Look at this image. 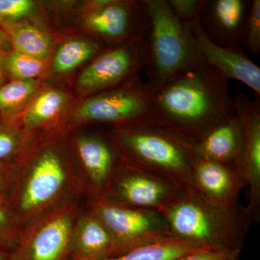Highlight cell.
<instances>
[{"label":"cell","mask_w":260,"mask_h":260,"mask_svg":"<svg viewBox=\"0 0 260 260\" xmlns=\"http://www.w3.org/2000/svg\"><path fill=\"white\" fill-rule=\"evenodd\" d=\"M16 162H0V197L8 200L14 184Z\"/></svg>","instance_id":"cell-31"},{"label":"cell","mask_w":260,"mask_h":260,"mask_svg":"<svg viewBox=\"0 0 260 260\" xmlns=\"http://www.w3.org/2000/svg\"><path fill=\"white\" fill-rule=\"evenodd\" d=\"M3 20H4V18H3V17H2L1 15H0V24L2 23V22H3Z\"/></svg>","instance_id":"cell-36"},{"label":"cell","mask_w":260,"mask_h":260,"mask_svg":"<svg viewBox=\"0 0 260 260\" xmlns=\"http://www.w3.org/2000/svg\"><path fill=\"white\" fill-rule=\"evenodd\" d=\"M233 100L235 114L242 121L245 133V145L237 166L247 181V208L256 222L260 211V99L258 96L252 102L245 93H238Z\"/></svg>","instance_id":"cell-14"},{"label":"cell","mask_w":260,"mask_h":260,"mask_svg":"<svg viewBox=\"0 0 260 260\" xmlns=\"http://www.w3.org/2000/svg\"><path fill=\"white\" fill-rule=\"evenodd\" d=\"M34 8L30 0H0V15L17 19L28 15Z\"/></svg>","instance_id":"cell-30"},{"label":"cell","mask_w":260,"mask_h":260,"mask_svg":"<svg viewBox=\"0 0 260 260\" xmlns=\"http://www.w3.org/2000/svg\"><path fill=\"white\" fill-rule=\"evenodd\" d=\"M8 205V200L4 197H0V205Z\"/></svg>","instance_id":"cell-35"},{"label":"cell","mask_w":260,"mask_h":260,"mask_svg":"<svg viewBox=\"0 0 260 260\" xmlns=\"http://www.w3.org/2000/svg\"><path fill=\"white\" fill-rule=\"evenodd\" d=\"M3 59H4V56H3L1 51H0V87H1L2 81L3 79V69H4Z\"/></svg>","instance_id":"cell-33"},{"label":"cell","mask_w":260,"mask_h":260,"mask_svg":"<svg viewBox=\"0 0 260 260\" xmlns=\"http://www.w3.org/2000/svg\"><path fill=\"white\" fill-rule=\"evenodd\" d=\"M241 251L208 246L188 253L177 260H239Z\"/></svg>","instance_id":"cell-29"},{"label":"cell","mask_w":260,"mask_h":260,"mask_svg":"<svg viewBox=\"0 0 260 260\" xmlns=\"http://www.w3.org/2000/svg\"><path fill=\"white\" fill-rule=\"evenodd\" d=\"M208 246L201 243L172 237L139 246L122 255L103 260H177L188 253Z\"/></svg>","instance_id":"cell-19"},{"label":"cell","mask_w":260,"mask_h":260,"mask_svg":"<svg viewBox=\"0 0 260 260\" xmlns=\"http://www.w3.org/2000/svg\"><path fill=\"white\" fill-rule=\"evenodd\" d=\"M193 186L200 196L218 208H240L239 194L247 181L237 164L215 162L198 156L192 169Z\"/></svg>","instance_id":"cell-13"},{"label":"cell","mask_w":260,"mask_h":260,"mask_svg":"<svg viewBox=\"0 0 260 260\" xmlns=\"http://www.w3.org/2000/svg\"><path fill=\"white\" fill-rule=\"evenodd\" d=\"M65 102L64 94L55 90H49L41 93L32 103L23 116L22 121L25 131L43 127L59 114Z\"/></svg>","instance_id":"cell-21"},{"label":"cell","mask_w":260,"mask_h":260,"mask_svg":"<svg viewBox=\"0 0 260 260\" xmlns=\"http://www.w3.org/2000/svg\"><path fill=\"white\" fill-rule=\"evenodd\" d=\"M9 40V37H8V34H7L5 30H2L0 29V49L3 47L5 43Z\"/></svg>","instance_id":"cell-32"},{"label":"cell","mask_w":260,"mask_h":260,"mask_svg":"<svg viewBox=\"0 0 260 260\" xmlns=\"http://www.w3.org/2000/svg\"><path fill=\"white\" fill-rule=\"evenodd\" d=\"M85 205L100 219L114 242V256L139 246L174 237L158 212L138 209L109 201L102 196L87 198Z\"/></svg>","instance_id":"cell-8"},{"label":"cell","mask_w":260,"mask_h":260,"mask_svg":"<svg viewBox=\"0 0 260 260\" xmlns=\"http://www.w3.org/2000/svg\"><path fill=\"white\" fill-rule=\"evenodd\" d=\"M4 69L15 80H36L45 68L44 61L12 51L3 59Z\"/></svg>","instance_id":"cell-23"},{"label":"cell","mask_w":260,"mask_h":260,"mask_svg":"<svg viewBox=\"0 0 260 260\" xmlns=\"http://www.w3.org/2000/svg\"><path fill=\"white\" fill-rule=\"evenodd\" d=\"M5 29L15 51L39 60L47 59L52 42L45 32L28 23H6Z\"/></svg>","instance_id":"cell-20"},{"label":"cell","mask_w":260,"mask_h":260,"mask_svg":"<svg viewBox=\"0 0 260 260\" xmlns=\"http://www.w3.org/2000/svg\"><path fill=\"white\" fill-rule=\"evenodd\" d=\"M49 140L25 150L16 161L8 205L22 229L32 219L70 198L85 199L69 152Z\"/></svg>","instance_id":"cell-2"},{"label":"cell","mask_w":260,"mask_h":260,"mask_svg":"<svg viewBox=\"0 0 260 260\" xmlns=\"http://www.w3.org/2000/svg\"><path fill=\"white\" fill-rule=\"evenodd\" d=\"M37 85V80H15L0 87V112H12L21 106Z\"/></svg>","instance_id":"cell-24"},{"label":"cell","mask_w":260,"mask_h":260,"mask_svg":"<svg viewBox=\"0 0 260 260\" xmlns=\"http://www.w3.org/2000/svg\"><path fill=\"white\" fill-rule=\"evenodd\" d=\"M83 200H65L24 225L10 260H68L72 233Z\"/></svg>","instance_id":"cell-6"},{"label":"cell","mask_w":260,"mask_h":260,"mask_svg":"<svg viewBox=\"0 0 260 260\" xmlns=\"http://www.w3.org/2000/svg\"><path fill=\"white\" fill-rule=\"evenodd\" d=\"M22 226L9 205H0V251L11 253L18 244Z\"/></svg>","instance_id":"cell-26"},{"label":"cell","mask_w":260,"mask_h":260,"mask_svg":"<svg viewBox=\"0 0 260 260\" xmlns=\"http://www.w3.org/2000/svg\"><path fill=\"white\" fill-rule=\"evenodd\" d=\"M202 60L220 72L228 80L241 82L260 96V68L241 48L224 47L210 40L196 20L191 25Z\"/></svg>","instance_id":"cell-15"},{"label":"cell","mask_w":260,"mask_h":260,"mask_svg":"<svg viewBox=\"0 0 260 260\" xmlns=\"http://www.w3.org/2000/svg\"><path fill=\"white\" fill-rule=\"evenodd\" d=\"M194 144L201 158L237 165L245 145L242 121L235 114L210 128Z\"/></svg>","instance_id":"cell-17"},{"label":"cell","mask_w":260,"mask_h":260,"mask_svg":"<svg viewBox=\"0 0 260 260\" xmlns=\"http://www.w3.org/2000/svg\"><path fill=\"white\" fill-rule=\"evenodd\" d=\"M173 13L182 23L191 25L199 19L205 0H167Z\"/></svg>","instance_id":"cell-28"},{"label":"cell","mask_w":260,"mask_h":260,"mask_svg":"<svg viewBox=\"0 0 260 260\" xmlns=\"http://www.w3.org/2000/svg\"><path fill=\"white\" fill-rule=\"evenodd\" d=\"M96 43L87 40H70L59 48L54 56L53 70L58 73H67L101 54Z\"/></svg>","instance_id":"cell-22"},{"label":"cell","mask_w":260,"mask_h":260,"mask_svg":"<svg viewBox=\"0 0 260 260\" xmlns=\"http://www.w3.org/2000/svg\"><path fill=\"white\" fill-rule=\"evenodd\" d=\"M0 260H10V253L0 251Z\"/></svg>","instance_id":"cell-34"},{"label":"cell","mask_w":260,"mask_h":260,"mask_svg":"<svg viewBox=\"0 0 260 260\" xmlns=\"http://www.w3.org/2000/svg\"><path fill=\"white\" fill-rule=\"evenodd\" d=\"M28 133L0 123V162H16L27 146Z\"/></svg>","instance_id":"cell-25"},{"label":"cell","mask_w":260,"mask_h":260,"mask_svg":"<svg viewBox=\"0 0 260 260\" xmlns=\"http://www.w3.org/2000/svg\"><path fill=\"white\" fill-rule=\"evenodd\" d=\"M153 99L162 126L193 143L235 114L229 80L205 62L169 82Z\"/></svg>","instance_id":"cell-1"},{"label":"cell","mask_w":260,"mask_h":260,"mask_svg":"<svg viewBox=\"0 0 260 260\" xmlns=\"http://www.w3.org/2000/svg\"><path fill=\"white\" fill-rule=\"evenodd\" d=\"M109 136L123 161L181 186L194 187V143L162 126L113 128Z\"/></svg>","instance_id":"cell-4"},{"label":"cell","mask_w":260,"mask_h":260,"mask_svg":"<svg viewBox=\"0 0 260 260\" xmlns=\"http://www.w3.org/2000/svg\"><path fill=\"white\" fill-rule=\"evenodd\" d=\"M149 19L142 39L143 68L146 85L156 93L167 83L204 62L197 47L191 25L182 23L167 0H143Z\"/></svg>","instance_id":"cell-3"},{"label":"cell","mask_w":260,"mask_h":260,"mask_svg":"<svg viewBox=\"0 0 260 260\" xmlns=\"http://www.w3.org/2000/svg\"><path fill=\"white\" fill-rule=\"evenodd\" d=\"M251 0H205L198 21L210 41L241 48Z\"/></svg>","instance_id":"cell-16"},{"label":"cell","mask_w":260,"mask_h":260,"mask_svg":"<svg viewBox=\"0 0 260 260\" xmlns=\"http://www.w3.org/2000/svg\"><path fill=\"white\" fill-rule=\"evenodd\" d=\"M184 191L167 179L124 162L101 196L118 204L162 213Z\"/></svg>","instance_id":"cell-9"},{"label":"cell","mask_w":260,"mask_h":260,"mask_svg":"<svg viewBox=\"0 0 260 260\" xmlns=\"http://www.w3.org/2000/svg\"><path fill=\"white\" fill-rule=\"evenodd\" d=\"M69 152L85 199L102 194L122 165L119 150L110 136L80 133L72 136Z\"/></svg>","instance_id":"cell-10"},{"label":"cell","mask_w":260,"mask_h":260,"mask_svg":"<svg viewBox=\"0 0 260 260\" xmlns=\"http://www.w3.org/2000/svg\"><path fill=\"white\" fill-rule=\"evenodd\" d=\"M154 94L138 76L101 92L77 108V117L106 123L113 128L162 126L154 105Z\"/></svg>","instance_id":"cell-7"},{"label":"cell","mask_w":260,"mask_h":260,"mask_svg":"<svg viewBox=\"0 0 260 260\" xmlns=\"http://www.w3.org/2000/svg\"><path fill=\"white\" fill-rule=\"evenodd\" d=\"M243 45L250 54L260 52V0H251L243 35Z\"/></svg>","instance_id":"cell-27"},{"label":"cell","mask_w":260,"mask_h":260,"mask_svg":"<svg viewBox=\"0 0 260 260\" xmlns=\"http://www.w3.org/2000/svg\"><path fill=\"white\" fill-rule=\"evenodd\" d=\"M85 25L95 35L117 47L143 39L149 19L142 1H109L90 12Z\"/></svg>","instance_id":"cell-12"},{"label":"cell","mask_w":260,"mask_h":260,"mask_svg":"<svg viewBox=\"0 0 260 260\" xmlns=\"http://www.w3.org/2000/svg\"><path fill=\"white\" fill-rule=\"evenodd\" d=\"M174 237L211 247L240 249L248 231L256 222L249 208L227 210L210 204L194 187L162 213Z\"/></svg>","instance_id":"cell-5"},{"label":"cell","mask_w":260,"mask_h":260,"mask_svg":"<svg viewBox=\"0 0 260 260\" xmlns=\"http://www.w3.org/2000/svg\"><path fill=\"white\" fill-rule=\"evenodd\" d=\"M113 256L114 242L107 228L84 205L72 233L68 260H103Z\"/></svg>","instance_id":"cell-18"},{"label":"cell","mask_w":260,"mask_h":260,"mask_svg":"<svg viewBox=\"0 0 260 260\" xmlns=\"http://www.w3.org/2000/svg\"><path fill=\"white\" fill-rule=\"evenodd\" d=\"M143 68L142 39L103 51L83 70L78 84L85 91H105L133 79Z\"/></svg>","instance_id":"cell-11"}]
</instances>
